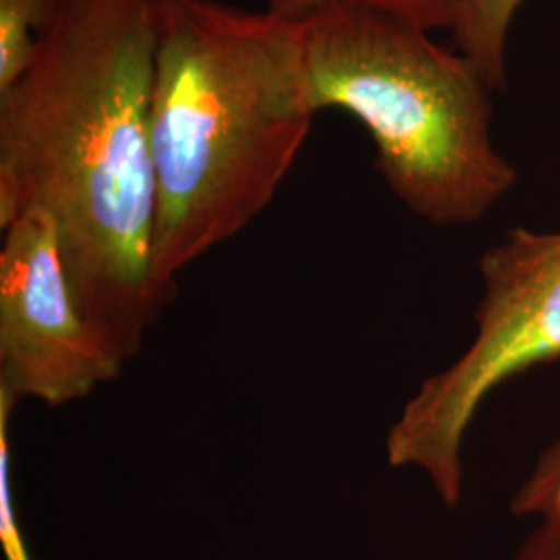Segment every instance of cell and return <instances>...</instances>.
<instances>
[{"label": "cell", "mask_w": 560, "mask_h": 560, "mask_svg": "<svg viewBox=\"0 0 560 560\" xmlns=\"http://www.w3.org/2000/svg\"><path fill=\"white\" fill-rule=\"evenodd\" d=\"M455 0H268V11L291 21L307 20L328 4H363L399 15L428 32L446 30L453 18Z\"/></svg>", "instance_id": "obj_8"}, {"label": "cell", "mask_w": 560, "mask_h": 560, "mask_svg": "<svg viewBox=\"0 0 560 560\" xmlns=\"http://www.w3.org/2000/svg\"><path fill=\"white\" fill-rule=\"evenodd\" d=\"M318 110L300 21L221 0H162L150 94L156 279L177 277L258 219Z\"/></svg>", "instance_id": "obj_2"}, {"label": "cell", "mask_w": 560, "mask_h": 560, "mask_svg": "<svg viewBox=\"0 0 560 560\" xmlns=\"http://www.w3.org/2000/svg\"><path fill=\"white\" fill-rule=\"evenodd\" d=\"M18 402L0 395V540L4 546L7 560H30L25 541L20 534V525L13 509L11 490V436L9 423Z\"/></svg>", "instance_id": "obj_10"}, {"label": "cell", "mask_w": 560, "mask_h": 560, "mask_svg": "<svg viewBox=\"0 0 560 560\" xmlns=\"http://www.w3.org/2000/svg\"><path fill=\"white\" fill-rule=\"evenodd\" d=\"M162 0H71L0 92V226L46 212L85 318L122 363L173 303L156 279L150 94Z\"/></svg>", "instance_id": "obj_1"}, {"label": "cell", "mask_w": 560, "mask_h": 560, "mask_svg": "<svg viewBox=\"0 0 560 560\" xmlns=\"http://www.w3.org/2000/svg\"><path fill=\"white\" fill-rule=\"evenodd\" d=\"M523 0H455L448 34L490 90L506 85V42Z\"/></svg>", "instance_id": "obj_6"}, {"label": "cell", "mask_w": 560, "mask_h": 560, "mask_svg": "<svg viewBox=\"0 0 560 560\" xmlns=\"http://www.w3.org/2000/svg\"><path fill=\"white\" fill-rule=\"evenodd\" d=\"M71 0H0V92L30 67L42 36Z\"/></svg>", "instance_id": "obj_7"}, {"label": "cell", "mask_w": 560, "mask_h": 560, "mask_svg": "<svg viewBox=\"0 0 560 560\" xmlns=\"http://www.w3.org/2000/svg\"><path fill=\"white\" fill-rule=\"evenodd\" d=\"M511 513L517 517H550L560 513V436L552 442L511 501Z\"/></svg>", "instance_id": "obj_9"}, {"label": "cell", "mask_w": 560, "mask_h": 560, "mask_svg": "<svg viewBox=\"0 0 560 560\" xmlns=\"http://www.w3.org/2000/svg\"><path fill=\"white\" fill-rule=\"evenodd\" d=\"M476 339L430 376L386 434L390 467L420 469L444 506L463 501V442L504 382L560 360V233L511 229L480 258Z\"/></svg>", "instance_id": "obj_4"}, {"label": "cell", "mask_w": 560, "mask_h": 560, "mask_svg": "<svg viewBox=\"0 0 560 560\" xmlns=\"http://www.w3.org/2000/svg\"><path fill=\"white\" fill-rule=\"evenodd\" d=\"M316 110L360 120L376 168L413 214L441 226L480 222L517 183L492 141L490 85L432 32L363 4L300 21Z\"/></svg>", "instance_id": "obj_3"}, {"label": "cell", "mask_w": 560, "mask_h": 560, "mask_svg": "<svg viewBox=\"0 0 560 560\" xmlns=\"http://www.w3.org/2000/svg\"><path fill=\"white\" fill-rule=\"evenodd\" d=\"M0 393L65 407L117 381L125 363L85 318L42 210L0 226Z\"/></svg>", "instance_id": "obj_5"}, {"label": "cell", "mask_w": 560, "mask_h": 560, "mask_svg": "<svg viewBox=\"0 0 560 560\" xmlns=\"http://www.w3.org/2000/svg\"><path fill=\"white\" fill-rule=\"evenodd\" d=\"M515 560H560V513L540 520L521 544Z\"/></svg>", "instance_id": "obj_11"}]
</instances>
